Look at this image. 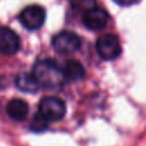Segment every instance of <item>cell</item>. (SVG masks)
<instances>
[{"instance_id":"obj_1","label":"cell","mask_w":146,"mask_h":146,"mask_svg":"<svg viewBox=\"0 0 146 146\" xmlns=\"http://www.w3.org/2000/svg\"><path fill=\"white\" fill-rule=\"evenodd\" d=\"M32 73L40 87L48 89H57L62 87L65 80L63 68L54 59H42L36 62Z\"/></svg>"},{"instance_id":"obj_2","label":"cell","mask_w":146,"mask_h":146,"mask_svg":"<svg viewBox=\"0 0 146 146\" xmlns=\"http://www.w3.org/2000/svg\"><path fill=\"white\" fill-rule=\"evenodd\" d=\"M39 112L48 121H59L65 116L66 105L63 99L56 96L43 97L39 103Z\"/></svg>"},{"instance_id":"obj_3","label":"cell","mask_w":146,"mask_h":146,"mask_svg":"<svg viewBox=\"0 0 146 146\" xmlns=\"http://www.w3.org/2000/svg\"><path fill=\"white\" fill-rule=\"evenodd\" d=\"M46 21V10L39 5H30L25 7L19 14V22L22 25L31 31L40 29Z\"/></svg>"},{"instance_id":"obj_4","label":"cell","mask_w":146,"mask_h":146,"mask_svg":"<svg viewBox=\"0 0 146 146\" xmlns=\"http://www.w3.org/2000/svg\"><path fill=\"white\" fill-rule=\"evenodd\" d=\"M98 55L105 60H113L121 54V44L115 34H103L96 43Z\"/></svg>"},{"instance_id":"obj_5","label":"cell","mask_w":146,"mask_h":146,"mask_svg":"<svg viewBox=\"0 0 146 146\" xmlns=\"http://www.w3.org/2000/svg\"><path fill=\"white\" fill-rule=\"evenodd\" d=\"M81 46L79 35L72 31H62L52 38V47L59 54H72Z\"/></svg>"},{"instance_id":"obj_6","label":"cell","mask_w":146,"mask_h":146,"mask_svg":"<svg viewBox=\"0 0 146 146\" xmlns=\"http://www.w3.org/2000/svg\"><path fill=\"white\" fill-rule=\"evenodd\" d=\"M108 22V14L100 7H90L83 14V24L90 31H102Z\"/></svg>"},{"instance_id":"obj_7","label":"cell","mask_w":146,"mask_h":146,"mask_svg":"<svg viewBox=\"0 0 146 146\" xmlns=\"http://www.w3.org/2000/svg\"><path fill=\"white\" fill-rule=\"evenodd\" d=\"M21 41L18 35L7 26H0V52L14 55L19 50Z\"/></svg>"},{"instance_id":"obj_8","label":"cell","mask_w":146,"mask_h":146,"mask_svg":"<svg viewBox=\"0 0 146 146\" xmlns=\"http://www.w3.org/2000/svg\"><path fill=\"white\" fill-rule=\"evenodd\" d=\"M6 111L10 119L15 121H23L29 114V105L21 98H14L7 104Z\"/></svg>"},{"instance_id":"obj_9","label":"cell","mask_w":146,"mask_h":146,"mask_svg":"<svg viewBox=\"0 0 146 146\" xmlns=\"http://www.w3.org/2000/svg\"><path fill=\"white\" fill-rule=\"evenodd\" d=\"M16 87L24 92H36L40 88L39 82L36 81L33 73H21L17 75L15 80Z\"/></svg>"},{"instance_id":"obj_10","label":"cell","mask_w":146,"mask_h":146,"mask_svg":"<svg viewBox=\"0 0 146 146\" xmlns=\"http://www.w3.org/2000/svg\"><path fill=\"white\" fill-rule=\"evenodd\" d=\"M63 71H64L65 79H68L71 81L82 80L84 78V74H86L82 64L75 59H71V60L66 62Z\"/></svg>"},{"instance_id":"obj_11","label":"cell","mask_w":146,"mask_h":146,"mask_svg":"<svg viewBox=\"0 0 146 146\" xmlns=\"http://www.w3.org/2000/svg\"><path fill=\"white\" fill-rule=\"evenodd\" d=\"M48 120L38 111L33 117L31 119V122H30V129L34 132H42L43 130L47 129L48 127Z\"/></svg>"},{"instance_id":"obj_12","label":"cell","mask_w":146,"mask_h":146,"mask_svg":"<svg viewBox=\"0 0 146 146\" xmlns=\"http://www.w3.org/2000/svg\"><path fill=\"white\" fill-rule=\"evenodd\" d=\"M114 2H116L120 6H130L135 2V0H114Z\"/></svg>"}]
</instances>
